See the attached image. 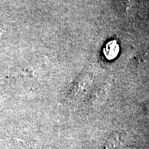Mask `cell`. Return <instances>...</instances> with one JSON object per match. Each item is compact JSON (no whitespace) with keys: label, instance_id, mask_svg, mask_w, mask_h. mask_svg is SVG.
Wrapping results in <instances>:
<instances>
[{"label":"cell","instance_id":"cell-1","mask_svg":"<svg viewBox=\"0 0 149 149\" xmlns=\"http://www.w3.org/2000/svg\"><path fill=\"white\" fill-rule=\"evenodd\" d=\"M119 52V46L116 41H112L107 44L104 48V54L108 59H113L117 56Z\"/></svg>","mask_w":149,"mask_h":149}]
</instances>
